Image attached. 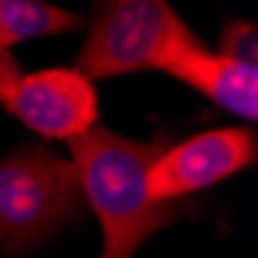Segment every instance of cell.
Instances as JSON below:
<instances>
[{
    "label": "cell",
    "instance_id": "ba28073f",
    "mask_svg": "<svg viewBox=\"0 0 258 258\" xmlns=\"http://www.w3.org/2000/svg\"><path fill=\"white\" fill-rule=\"evenodd\" d=\"M218 55L243 61V64H255V68H258V28L252 22L231 19L228 25L221 28Z\"/></svg>",
    "mask_w": 258,
    "mask_h": 258
},
{
    "label": "cell",
    "instance_id": "30bf717a",
    "mask_svg": "<svg viewBox=\"0 0 258 258\" xmlns=\"http://www.w3.org/2000/svg\"><path fill=\"white\" fill-rule=\"evenodd\" d=\"M102 258H133V255H120V252H102Z\"/></svg>",
    "mask_w": 258,
    "mask_h": 258
},
{
    "label": "cell",
    "instance_id": "277c9868",
    "mask_svg": "<svg viewBox=\"0 0 258 258\" xmlns=\"http://www.w3.org/2000/svg\"><path fill=\"white\" fill-rule=\"evenodd\" d=\"M258 160V139L252 129L224 126L206 129L172 148H163L148 169V200L163 206L187 194L206 190L231 178Z\"/></svg>",
    "mask_w": 258,
    "mask_h": 258
},
{
    "label": "cell",
    "instance_id": "6da1fadb",
    "mask_svg": "<svg viewBox=\"0 0 258 258\" xmlns=\"http://www.w3.org/2000/svg\"><path fill=\"white\" fill-rule=\"evenodd\" d=\"M71 145V166L83 203L92 206L105 234V252L136 255V249L178 218V203L148 200V169L166 148L163 139L133 142L105 126H92Z\"/></svg>",
    "mask_w": 258,
    "mask_h": 258
},
{
    "label": "cell",
    "instance_id": "5b68a950",
    "mask_svg": "<svg viewBox=\"0 0 258 258\" xmlns=\"http://www.w3.org/2000/svg\"><path fill=\"white\" fill-rule=\"evenodd\" d=\"M4 108L43 139L74 142L99 126V89L74 68H46L22 74Z\"/></svg>",
    "mask_w": 258,
    "mask_h": 258
},
{
    "label": "cell",
    "instance_id": "3957f363",
    "mask_svg": "<svg viewBox=\"0 0 258 258\" xmlns=\"http://www.w3.org/2000/svg\"><path fill=\"white\" fill-rule=\"evenodd\" d=\"M203 43L163 0H114L102 4L74 71L89 83L139 71H166L172 58Z\"/></svg>",
    "mask_w": 258,
    "mask_h": 258
},
{
    "label": "cell",
    "instance_id": "52a82bcc",
    "mask_svg": "<svg viewBox=\"0 0 258 258\" xmlns=\"http://www.w3.org/2000/svg\"><path fill=\"white\" fill-rule=\"evenodd\" d=\"M80 28V16L40 0H0V49Z\"/></svg>",
    "mask_w": 258,
    "mask_h": 258
},
{
    "label": "cell",
    "instance_id": "7a4b0ae2",
    "mask_svg": "<svg viewBox=\"0 0 258 258\" xmlns=\"http://www.w3.org/2000/svg\"><path fill=\"white\" fill-rule=\"evenodd\" d=\"M77 172L68 157L25 145L0 160V249H37L83 209Z\"/></svg>",
    "mask_w": 258,
    "mask_h": 258
},
{
    "label": "cell",
    "instance_id": "8992f818",
    "mask_svg": "<svg viewBox=\"0 0 258 258\" xmlns=\"http://www.w3.org/2000/svg\"><path fill=\"white\" fill-rule=\"evenodd\" d=\"M166 74H172L190 89L203 92L221 111L237 114L243 120L258 117V68L255 64L224 58L218 52H209L203 43H197V46L181 49L166 68Z\"/></svg>",
    "mask_w": 258,
    "mask_h": 258
},
{
    "label": "cell",
    "instance_id": "9c48e42d",
    "mask_svg": "<svg viewBox=\"0 0 258 258\" xmlns=\"http://www.w3.org/2000/svg\"><path fill=\"white\" fill-rule=\"evenodd\" d=\"M22 80V68L19 61L13 58L10 49H0V105H7L10 92L16 89V83Z\"/></svg>",
    "mask_w": 258,
    "mask_h": 258
}]
</instances>
